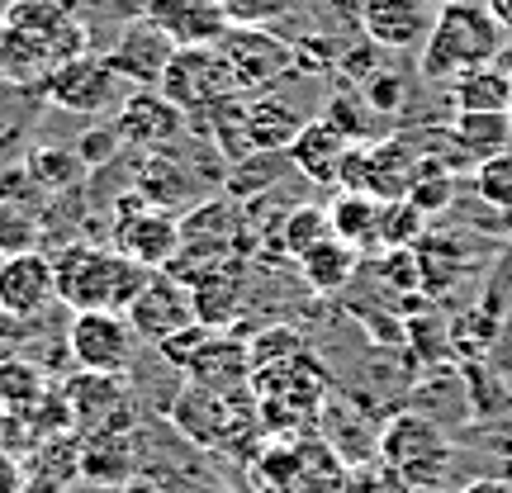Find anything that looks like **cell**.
<instances>
[{
  "label": "cell",
  "instance_id": "obj_1",
  "mask_svg": "<svg viewBox=\"0 0 512 493\" xmlns=\"http://www.w3.org/2000/svg\"><path fill=\"white\" fill-rule=\"evenodd\" d=\"M503 43H508V34L494 19L489 0H441L437 24H432V34L418 53V72L432 86H451L470 67L498 62Z\"/></svg>",
  "mask_w": 512,
  "mask_h": 493
},
{
  "label": "cell",
  "instance_id": "obj_2",
  "mask_svg": "<svg viewBox=\"0 0 512 493\" xmlns=\"http://www.w3.org/2000/svg\"><path fill=\"white\" fill-rule=\"evenodd\" d=\"M57 271V304L67 313H91V309H119L128 313V304L138 299V290L147 285V266L128 261L114 247H95V242H72L53 252Z\"/></svg>",
  "mask_w": 512,
  "mask_h": 493
},
{
  "label": "cell",
  "instance_id": "obj_3",
  "mask_svg": "<svg viewBox=\"0 0 512 493\" xmlns=\"http://www.w3.org/2000/svg\"><path fill=\"white\" fill-rule=\"evenodd\" d=\"M171 418L181 427V437H190L195 446H233L238 437H247L261 418L256 408L252 384L247 389H200V384H185L176 403H171Z\"/></svg>",
  "mask_w": 512,
  "mask_h": 493
},
{
  "label": "cell",
  "instance_id": "obj_4",
  "mask_svg": "<svg viewBox=\"0 0 512 493\" xmlns=\"http://www.w3.org/2000/svg\"><path fill=\"white\" fill-rule=\"evenodd\" d=\"M380 456H384V470H394L399 484H408V489H437L446 479V470H451V441L441 437V427L432 418L403 413V418H394L384 427Z\"/></svg>",
  "mask_w": 512,
  "mask_h": 493
},
{
  "label": "cell",
  "instance_id": "obj_5",
  "mask_svg": "<svg viewBox=\"0 0 512 493\" xmlns=\"http://www.w3.org/2000/svg\"><path fill=\"white\" fill-rule=\"evenodd\" d=\"M138 347H143V337L119 309H91L67 318V351L91 375H128L138 361Z\"/></svg>",
  "mask_w": 512,
  "mask_h": 493
},
{
  "label": "cell",
  "instance_id": "obj_6",
  "mask_svg": "<svg viewBox=\"0 0 512 493\" xmlns=\"http://www.w3.org/2000/svg\"><path fill=\"white\" fill-rule=\"evenodd\" d=\"M157 91L185 114H209L214 105H223L228 95H242L228 62H223L219 43H200V48H176L171 67H166L162 86Z\"/></svg>",
  "mask_w": 512,
  "mask_h": 493
},
{
  "label": "cell",
  "instance_id": "obj_7",
  "mask_svg": "<svg viewBox=\"0 0 512 493\" xmlns=\"http://www.w3.org/2000/svg\"><path fill=\"white\" fill-rule=\"evenodd\" d=\"M114 252L138 261L147 271H166L181 256V219L147 204L138 190L114 209Z\"/></svg>",
  "mask_w": 512,
  "mask_h": 493
},
{
  "label": "cell",
  "instance_id": "obj_8",
  "mask_svg": "<svg viewBox=\"0 0 512 493\" xmlns=\"http://www.w3.org/2000/svg\"><path fill=\"white\" fill-rule=\"evenodd\" d=\"M219 53H223V62H228V72H233L242 95L271 91L275 81L290 76L294 62H299V53H294L285 38H275L266 24H233V29L219 38Z\"/></svg>",
  "mask_w": 512,
  "mask_h": 493
},
{
  "label": "cell",
  "instance_id": "obj_9",
  "mask_svg": "<svg viewBox=\"0 0 512 493\" xmlns=\"http://www.w3.org/2000/svg\"><path fill=\"white\" fill-rule=\"evenodd\" d=\"M119 86H124V81L114 76L105 53H81V57L57 62L53 72L43 76L38 95L67 114H105L114 100H119Z\"/></svg>",
  "mask_w": 512,
  "mask_h": 493
},
{
  "label": "cell",
  "instance_id": "obj_10",
  "mask_svg": "<svg viewBox=\"0 0 512 493\" xmlns=\"http://www.w3.org/2000/svg\"><path fill=\"white\" fill-rule=\"evenodd\" d=\"M100 53H105V62L114 67V76L128 81L133 91H157L166 67H171V57H176V43L147 15H138V19H128Z\"/></svg>",
  "mask_w": 512,
  "mask_h": 493
},
{
  "label": "cell",
  "instance_id": "obj_11",
  "mask_svg": "<svg viewBox=\"0 0 512 493\" xmlns=\"http://www.w3.org/2000/svg\"><path fill=\"white\" fill-rule=\"evenodd\" d=\"M67 403H72L76 432H133V384L128 375H91L81 370L67 380Z\"/></svg>",
  "mask_w": 512,
  "mask_h": 493
},
{
  "label": "cell",
  "instance_id": "obj_12",
  "mask_svg": "<svg viewBox=\"0 0 512 493\" xmlns=\"http://www.w3.org/2000/svg\"><path fill=\"white\" fill-rule=\"evenodd\" d=\"M5 24H15L24 34H34L57 62H67V57H81V53H95L91 43V29L81 24L67 0H5V10H0Z\"/></svg>",
  "mask_w": 512,
  "mask_h": 493
},
{
  "label": "cell",
  "instance_id": "obj_13",
  "mask_svg": "<svg viewBox=\"0 0 512 493\" xmlns=\"http://www.w3.org/2000/svg\"><path fill=\"white\" fill-rule=\"evenodd\" d=\"M128 323H133V332H138L143 342H152V347L166 342L171 332L200 323V318H195L190 285H185L176 271H152L147 275V285L138 290V299L128 304Z\"/></svg>",
  "mask_w": 512,
  "mask_h": 493
},
{
  "label": "cell",
  "instance_id": "obj_14",
  "mask_svg": "<svg viewBox=\"0 0 512 493\" xmlns=\"http://www.w3.org/2000/svg\"><path fill=\"white\" fill-rule=\"evenodd\" d=\"M437 24V0H361L366 43L380 53H422Z\"/></svg>",
  "mask_w": 512,
  "mask_h": 493
},
{
  "label": "cell",
  "instance_id": "obj_15",
  "mask_svg": "<svg viewBox=\"0 0 512 493\" xmlns=\"http://www.w3.org/2000/svg\"><path fill=\"white\" fill-rule=\"evenodd\" d=\"M57 304V271L53 256L29 247V252L0 256V313L5 318H38Z\"/></svg>",
  "mask_w": 512,
  "mask_h": 493
},
{
  "label": "cell",
  "instance_id": "obj_16",
  "mask_svg": "<svg viewBox=\"0 0 512 493\" xmlns=\"http://www.w3.org/2000/svg\"><path fill=\"white\" fill-rule=\"evenodd\" d=\"M185 119L190 114L176 110L162 91H133L119 100V114H114V133L124 138V147L133 152H162L185 133Z\"/></svg>",
  "mask_w": 512,
  "mask_h": 493
},
{
  "label": "cell",
  "instance_id": "obj_17",
  "mask_svg": "<svg viewBox=\"0 0 512 493\" xmlns=\"http://www.w3.org/2000/svg\"><path fill=\"white\" fill-rule=\"evenodd\" d=\"M38 238H43V190L24 166H15L0 176V256L29 252Z\"/></svg>",
  "mask_w": 512,
  "mask_h": 493
},
{
  "label": "cell",
  "instance_id": "obj_18",
  "mask_svg": "<svg viewBox=\"0 0 512 493\" xmlns=\"http://www.w3.org/2000/svg\"><path fill=\"white\" fill-rule=\"evenodd\" d=\"M143 475L138 437L133 432H86L81 456H76V479H86L95 489H124L128 479Z\"/></svg>",
  "mask_w": 512,
  "mask_h": 493
},
{
  "label": "cell",
  "instance_id": "obj_19",
  "mask_svg": "<svg viewBox=\"0 0 512 493\" xmlns=\"http://www.w3.org/2000/svg\"><path fill=\"white\" fill-rule=\"evenodd\" d=\"M143 15L152 19L176 48L219 43V38L233 29L219 0H143Z\"/></svg>",
  "mask_w": 512,
  "mask_h": 493
},
{
  "label": "cell",
  "instance_id": "obj_20",
  "mask_svg": "<svg viewBox=\"0 0 512 493\" xmlns=\"http://www.w3.org/2000/svg\"><path fill=\"white\" fill-rule=\"evenodd\" d=\"M351 138L342 133L337 124L328 119H309V124L294 133V143L285 147L290 166L313 185H337L342 181V166H347V152H351Z\"/></svg>",
  "mask_w": 512,
  "mask_h": 493
},
{
  "label": "cell",
  "instance_id": "obj_21",
  "mask_svg": "<svg viewBox=\"0 0 512 493\" xmlns=\"http://www.w3.org/2000/svg\"><path fill=\"white\" fill-rule=\"evenodd\" d=\"M252 342H242L233 332H209V342H204L195 356H190V366H185V384H200V389H247L252 384Z\"/></svg>",
  "mask_w": 512,
  "mask_h": 493
},
{
  "label": "cell",
  "instance_id": "obj_22",
  "mask_svg": "<svg viewBox=\"0 0 512 493\" xmlns=\"http://www.w3.org/2000/svg\"><path fill=\"white\" fill-rule=\"evenodd\" d=\"M304 124H309V119L294 110L290 100H280V95H271V91L242 100V128H247V147H252V152H285Z\"/></svg>",
  "mask_w": 512,
  "mask_h": 493
},
{
  "label": "cell",
  "instance_id": "obj_23",
  "mask_svg": "<svg viewBox=\"0 0 512 493\" xmlns=\"http://www.w3.org/2000/svg\"><path fill=\"white\" fill-rule=\"evenodd\" d=\"M190 285V299H195V318H200L204 328L223 332L242 309V266L238 261H219V266H209L200 271L195 280H185Z\"/></svg>",
  "mask_w": 512,
  "mask_h": 493
},
{
  "label": "cell",
  "instance_id": "obj_24",
  "mask_svg": "<svg viewBox=\"0 0 512 493\" xmlns=\"http://www.w3.org/2000/svg\"><path fill=\"white\" fill-rule=\"evenodd\" d=\"M446 133H451L456 152H465L470 162H489L498 152H512V110H498V114L456 110Z\"/></svg>",
  "mask_w": 512,
  "mask_h": 493
},
{
  "label": "cell",
  "instance_id": "obj_25",
  "mask_svg": "<svg viewBox=\"0 0 512 493\" xmlns=\"http://www.w3.org/2000/svg\"><path fill=\"white\" fill-rule=\"evenodd\" d=\"M53 67L57 57L34 34H24V29L0 19V81H10V86H43V76Z\"/></svg>",
  "mask_w": 512,
  "mask_h": 493
},
{
  "label": "cell",
  "instance_id": "obj_26",
  "mask_svg": "<svg viewBox=\"0 0 512 493\" xmlns=\"http://www.w3.org/2000/svg\"><path fill=\"white\" fill-rule=\"evenodd\" d=\"M356 266H361V252H356L351 242H342L337 233H332V238H323L318 247H309V252L299 256V275L309 280L313 294L347 290V280L356 275Z\"/></svg>",
  "mask_w": 512,
  "mask_h": 493
},
{
  "label": "cell",
  "instance_id": "obj_27",
  "mask_svg": "<svg viewBox=\"0 0 512 493\" xmlns=\"http://www.w3.org/2000/svg\"><path fill=\"white\" fill-rule=\"evenodd\" d=\"M328 223H332V233H337V238L351 242V247L361 252V247H370V242H380L384 200L361 195V190H342V195L328 204Z\"/></svg>",
  "mask_w": 512,
  "mask_h": 493
},
{
  "label": "cell",
  "instance_id": "obj_28",
  "mask_svg": "<svg viewBox=\"0 0 512 493\" xmlns=\"http://www.w3.org/2000/svg\"><path fill=\"white\" fill-rule=\"evenodd\" d=\"M446 91H451V105H456V110H484V114L512 110V76H508V67H498V62L470 67V72L456 76Z\"/></svg>",
  "mask_w": 512,
  "mask_h": 493
},
{
  "label": "cell",
  "instance_id": "obj_29",
  "mask_svg": "<svg viewBox=\"0 0 512 493\" xmlns=\"http://www.w3.org/2000/svg\"><path fill=\"white\" fill-rule=\"evenodd\" d=\"M24 171L38 181L43 195H67V190L86 176V162L76 157V147L72 152H67V147H34L29 162H24Z\"/></svg>",
  "mask_w": 512,
  "mask_h": 493
},
{
  "label": "cell",
  "instance_id": "obj_30",
  "mask_svg": "<svg viewBox=\"0 0 512 493\" xmlns=\"http://www.w3.org/2000/svg\"><path fill=\"white\" fill-rule=\"evenodd\" d=\"M38 399H43V370L10 351L0 361V408L5 413H29Z\"/></svg>",
  "mask_w": 512,
  "mask_h": 493
},
{
  "label": "cell",
  "instance_id": "obj_31",
  "mask_svg": "<svg viewBox=\"0 0 512 493\" xmlns=\"http://www.w3.org/2000/svg\"><path fill=\"white\" fill-rule=\"evenodd\" d=\"M323 238H332V223H328V209H323V204H299V209H290L285 223H280V247H285V256H294V261L309 252V247H318Z\"/></svg>",
  "mask_w": 512,
  "mask_h": 493
},
{
  "label": "cell",
  "instance_id": "obj_32",
  "mask_svg": "<svg viewBox=\"0 0 512 493\" xmlns=\"http://www.w3.org/2000/svg\"><path fill=\"white\" fill-rule=\"evenodd\" d=\"M475 195L489 204V209L512 214V152H498V157L475 166Z\"/></svg>",
  "mask_w": 512,
  "mask_h": 493
},
{
  "label": "cell",
  "instance_id": "obj_33",
  "mask_svg": "<svg viewBox=\"0 0 512 493\" xmlns=\"http://www.w3.org/2000/svg\"><path fill=\"white\" fill-rule=\"evenodd\" d=\"M451 200H456V181L446 176V166H441V162H422L418 166V181H413V190H408V204H418L422 214H441Z\"/></svg>",
  "mask_w": 512,
  "mask_h": 493
},
{
  "label": "cell",
  "instance_id": "obj_34",
  "mask_svg": "<svg viewBox=\"0 0 512 493\" xmlns=\"http://www.w3.org/2000/svg\"><path fill=\"white\" fill-rule=\"evenodd\" d=\"M228 24H271L275 15L290 10V0H219Z\"/></svg>",
  "mask_w": 512,
  "mask_h": 493
},
{
  "label": "cell",
  "instance_id": "obj_35",
  "mask_svg": "<svg viewBox=\"0 0 512 493\" xmlns=\"http://www.w3.org/2000/svg\"><path fill=\"white\" fill-rule=\"evenodd\" d=\"M119 147H124V138L114 133V124H105V128H91V133L76 143V157H81L86 171H91V166H105L110 157H119Z\"/></svg>",
  "mask_w": 512,
  "mask_h": 493
},
{
  "label": "cell",
  "instance_id": "obj_36",
  "mask_svg": "<svg viewBox=\"0 0 512 493\" xmlns=\"http://www.w3.org/2000/svg\"><path fill=\"white\" fill-rule=\"evenodd\" d=\"M24 489H29L24 460H19L10 446H0V493H24Z\"/></svg>",
  "mask_w": 512,
  "mask_h": 493
},
{
  "label": "cell",
  "instance_id": "obj_37",
  "mask_svg": "<svg viewBox=\"0 0 512 493\" xmlns=\"http://www.w3.org/2000/svg\"><path fill=\"white\" fill-rule=\"evenodd\" d=\"M494 366L503 375H512V313L503 318V328H498V351H494Z\"/></svg>",
  "mask_w": 512,
  "mask_h": 493
},
{
  "label": "cell",
  "instance_id": "obj_38",
  "mask_svg": "<svg viewBox=\"0 0 512 493\" xmlns=\"http://www.w3.org/2000/svg\"><path fill=\"white\" fill-rule=\"evenodd\" d=\"M460 493H512L508 479H470Z\"/></svg>",
  "mask_w": 512,
  "mask_h": 493
},
{
  "label": "cell",
  "instance_id": "obj_39",
  "mask_svg": "<svg viewBox=\"0 0 512 493\" xmlns=\"http://www.w3.org/2000/svg\"><path fill=\"white\" fill-rule=\"evenodd\" d=\"M119 493H166V489H162V484H157L152 475H138V479H128Z\"/></svg>",
  "mask_w": 512,
  "mask_h": 493
},
{
  "label": "cell",
  "instance_id": "obj_40",
  "mask_svg": "<svg viewBox=\"0 0 512 493\" xmlns=\"http://www.w3.org/2000/svg\"><path fill=\"white\" fill-rule=\"evenodd\" d=\"M489 10H494V19L503 24V34L512 38V0H489Z\"/></svg>",
  "mask_w": 512,
  "mask_h": 493
},
{
  "label": "cell",
  "instance_id": "obj_41",
  "mask_svg": "<svg viewBox=\"0 0 512 493\" xmlns=\"http://www.w3.org/2000/svg\"><path fill=\"white\" fill-rule=\"evenodd\" d=\"M24 493H67V489H62V484H38V479H29V489Z\"/></svg>",
  "mask_w": 512,
  "mask_h": 493
},
{
  "label": "cell",
  "instance_id": "obj_42",
  "mask_svg": "<svg viewBox=\"0 0 512 493\" xmlns=\"http://www.w3.org/2000/svg\"><path fill=\"white\" fill-rule=\"evenodd\" d=\"M508 76H512V67H508Z\"/></svg>",
  "mask_w": 512,
  "mask_h": 493
},
{
  "label": "cell",
  "instance_id": "obj_43",
  "mask_svg": "<svg viewBox=\"0 0 512 493\" xmlns=\"http://www.w3.org/2000/svg\"><path fill=\"white\" fill-rule=\"evenodd\" d=\"M437 5H441V0H437Z\"/></svg>",
  "mask_w": 512,
  "mask_h": 493
}]
</instances>
